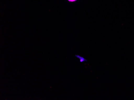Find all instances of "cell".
I'll return each instance as SVG.
<instances>
[{
	"label": "cell",
	"mask_w": 134,
	"mask_h": 100,
	"mask_svg": "<svg viewBox=\"0 0 134 100\" xmlns=\"http://www.w3.org/2000/svg\"><path fill=\"white\" fill-rule=\"evenodd\" d=\"M67 1H69V2H74L77 1V0H67Z\"/></svg>",
	"instance_id": "7a4b0ae2"
},
{
	"label": "cell",
	"mask_w": 134,
	"mask_h": 100,
	"mask_svg": "<svg viewBox=\"0 0 134 100\" xmlns=\"http://www.w3.org/2000/svg\"><path fill=\"white\" fill-rule=\"evenodd\" d=\"M75 56H76L77 58H78V59H80V62L82 63L87 61V60H86V59H85L84 57H82L81 56H79V55H75Z\"/></svg>",
	"instance_id": "6da1fadb"
}]
</instances>
